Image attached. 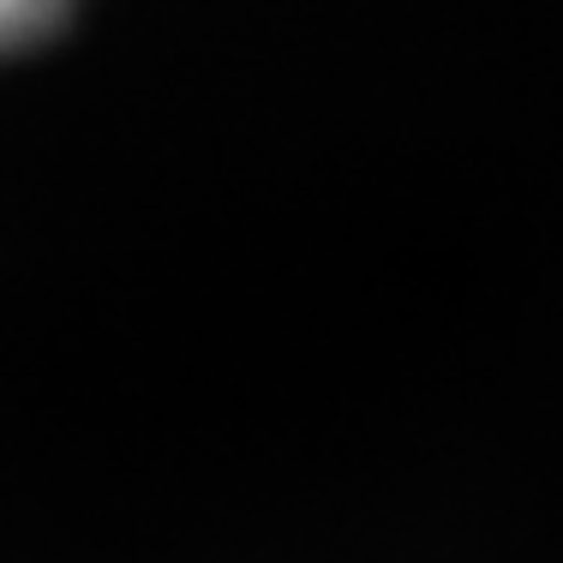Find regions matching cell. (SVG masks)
Listing matches in <instances>:
<instances>
[{
	"mask_svg": "<svg viewBox=\"0 0 563 563\" xmlns=\"http://www.w3.org/2000/svg\"><path fill=\"white\" fill-rule=\"evenodd\" d=\"M78 0H0V55H19V48H36L73 19Z\"/></svg>",
	"mask_w": 563,
	"mask_h": 563,
	"instance_id": "cell-1",
	"label": "cell"
}]
</instances>
